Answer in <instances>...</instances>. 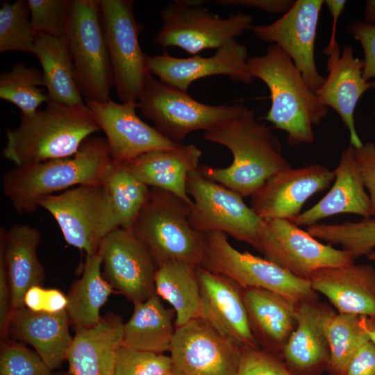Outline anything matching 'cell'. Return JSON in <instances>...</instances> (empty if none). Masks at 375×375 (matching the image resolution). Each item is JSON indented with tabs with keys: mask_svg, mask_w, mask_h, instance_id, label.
<instances>
[{
	"mask_svg": "<svg viewBox=\"0 0 375 375\" xmlns=\"http://www.w3.org/2000/svg\"><path fill=\"white\" fill-rule=\"evenodd\" d=\"M203 138L229 149L233 162L225 168L199 165L198 171L242 198L251 197L272 176L291 167L283 156L278 138L269 126L257 121L253 109L205 131Z\"/></svg>",
	"mask_w": 375,
	"mask_h": 375,
	"instance_id": "6da1fadb",
	"label": "cell"
},
{
	"mask_svg": "<svg viewBox=\"0 0 375 375\" xmlns=\"http://www.w3.org/2000/svg\"><path fill=\"white\" fill-rule=\"evenodd\" d=\"M112 161L106 138L92 135L72 156L8 170L2 178L3 192L17 212H32L45 197L80 185L101 183Z\"/></svg>",
	"mask_w": 375,
	"mask_h": 375,
	"instance_id": "7a4b0ae2",
	"label": "cell"
},
{
	"mask_svg": "<svg viewBox=\"0 0 375 375\" xmlns=\"http://www.w3.org/2000/svg\"><path fill=\"white\" fill-rule=\"evenodd\" d=\"M253 78L267 86L271 106L264 119L287 133L291 146L314 141L312 126L319 125L328 108L317 99L291 58L277 44H272L263 56L248 58Z\"/></svg>",
	"mask_w": 375,
	"mask_h": 375,
	"instance_id": "3957f363",
	"label": "cell"
},
{
	"mask_svg": "<svg viewBox=\"0 0 375 375\" xmlns=\"http://www.w3.org/2000/svg\"><path fill=\"white\" fill-rule=\"evenodd\" d=\"M6 131L3 157L24 166L74 155L84 141L101 130L88 106L72 107L50 101L31 117Z\"/></svg>",
	"mask_w": 375,
	"mask_h": 375,
	"instance_id": "277c9868",
	"label": "cell"
},
{
	"mask_svg": "<svg viewBox=\"0 0 375 375\" xmlns=\"http://www.w3.org/2000/svg\"><path fill=\"white\" fill-rule=\"evenodd\" d=\"M189 210L190 204L172 193L150 188L131 231L150 251L158 268L172 262L201 265L205 235L191 226Z\"/></svg>",
	"mask_w": 375,
	"mask_h": 375,
	"instance_id": "5b68a950",
	"label": "cell"
},
{
	"mask_svg": "<svg viewBox=\"0 0 375 375\" xmlns=\"http://www.w3.org/2000/svg\"><path fill=\"white\" fill-rule=\"evenodd\" d=\"M142 114L168 139L181 143L188 134L208 131L234 119L248 108L242 104L211 106L199 102L149 74L138 99Z\"/></svg>",
	"mask_w": 375,
	"mask_h": 375,
	"instance_id": "8992f818",
	"label": "cell"
},
{
	"mask_svg": "<svg viewBox=\"0 0 375 375\" xmlns=\"http://www.w3.org/2000/svg\"><path fill=\"white\" fill-rule=\"evenodd\" d=\"M67 42L81 94L86 101L110 99L114 76L99 0H70Z\"/></svg>",
	"mask_w": 375,
	"mask_h": 375,
	"instance_id": "52a82bcc",
	"label": "cell"
},
{
	"mask_svg": "<svg viewBox=\"0 0 375 375\" xmlns=\"http://www.w3.org/2000/svg\"><path fill=\"white\" fill-rule=\"evenodd\" d=\"M206 249L200 267L226 276L243 289L260 288L277 293L299 303L319 300L308 279L301 278L267 259L240 252L228 241L226 233H204Z\"/></svg>",
	"mask_w": 375,
	"mask_h": 375,
	"instance_id": "ba28073f",
	"label": "cell"
},
{
	"mask_svg": "<svg viewBox=\"0 0 375 375\" xmlns=\"http://www.w3.org/2000/svg\"><path fill=\"white\" fill-rule=\"evenodd\" d=\"M38 205L55 219L67 243L86 255L97 254L104 238L119 228L102 183L77 185Z\"/></svg>",
	"mask_w": 375,
	"mask_h": 375,
	"instance_id": "9c48e42d",
	"label": "cell"
},
{
	"mask_svg": "<svg viewBox=\"0 0 375 375\" xmlns=\"http://www.w3.org/2000/svg\"><path fill=\"white\" fill-rule=\"evenodd\" d=\"M206 2L176 0L165 6L156 42L163 48L176 47L196 56L207 49H217L250 30L251 15L238 12L223 18L203 7Z\"/></svg>",
	"mask_w": 375,
	"mask_h": 375,
	"instance_id": "30bf717a",
	"label": "cell"
},
{
	"mask_svg": "<svg viewBox=\"0 0 375 375\" xmlns=\"http://www.w3.org/2000/svg\"><path fill=\"white\" fill-rule=\"evenodd\" d=\"M186 191L193 199L188 219L194 230L202 233L223 232L260 252V234L265 221L240 194L206 179L198 169L188 175Z\"/></svg>",
	"mask_w": 375,
	"mask_h": 375,
	"instance_id": "8fae6325",
	"label": "cell"
},
{
	"mask_svg": "<svg viewBox=\"0 0 375 375\" xmlns=\"http://www.w3.org/2000/svg\"><path fill=\"white\" fill-rule=\"evenodd\" d=\"M134 1L99 0L100 14L112 65L114 85L122 102H137L147 76V57L139 42L143 26Z\"/></svg>",
	"mask_w": 375,
	"mask_h": 375,
	"instance_id": "7c38bea8",
	"label": "cell"
},
{
	"mask_svg": "<svg viewBox=\"0 0 375 375\" xmlns=\"http://www.w3.org/2000/svg\"><path fill=\"white\" fill-rule=\"evenodd\" d=\"M263 219L260 252L297 277L308 280L318 269L355 263L347 251L319 242L290 220Z\"/></svg>",
	"mask_w": 375,
	"mask_h": 375,
	"instance_id": "4fadbf2b",
	"label": "cell"
},
{
	"mask_svg": "<svg viewBox=\"0 0 375 375\" xmlns=\"http://www.w3.org/2000/svg\"><path fill=\"white\" fill-rule=\"evenodd\" d=\"M98 253L104 278L133 304L156 294L158 267L150 251L131 231L119 227L112 231L102 241Z\"/></svg>",
	"mask_w": 375,
	"mask_h": 375,
	"instance_id": "5bb4252c",
	"label": "cell"
},
{
	"mask_svg": "<svg viewBox=\"0 0 375 375\" xmlns=\"http://www.w3.org/2000/svg\"><path fill=\"white\" fill-rule=\"evenodd\" d=\"M242 349L197 319L176 328L169 352L181 375H238Z\"/></svg>",
	"mask_w": 375,
	"mask_h": 375,
	"instance_id": "9a60e30c",
	"label": "cell"
},
{
	"mask_svg": "<svg viewBox=\"0 0 375 375\" xmlns=\"http://www.w3.org/2000/svg\"><path fill=\"white\" fill-rule=\"evenodd\" d=\"M324 3L323 0H297L275 22L250 28L258 40L283 49L315 93L325 79L318 72L315 59L317 24Z\"/></svg>",
	"mask_w": 375,
	"mask_h": 375,
	"instance_id": "2e32d148",
	"label": "cell"
},
{
	"mask_svg": "<svg viewBox=\"0 0 375 375\" xmlns=\"http://www.w3.org/2000/svg\"><path fill=\"white\" fill-rule=\"evenodd\" d=\"M86 105L106 135L112 160L131 161L147 152L172 149L181 144L168 139L144 122L136 113L138 101L87 100Z\"/></svg>",
	"mask_w": 375,
	"mask_h": 375,
	"instance_id": "e0dca14e",
	"label": "cell"
},
{
	"mask_svg": "<svg viewBox=\"0 0 375 375\" xmlns=\"http://www.w3.org/2000/svg\"><path fill=\"white\" fill-rule=\"evenodd\" d=\"M334 179V170L319 164L285 168L251 196V208L262 219L290 221L300 214L309 198L325 190Z\"/></svg>",
	"mask_w": 375,
	"mask_h": 375,
	"instance_id": "ac0fdd59",
	"label": "cell"
},
{
	"mask_svg": "<svg viewBox=\"0 0 375 375\" xmlns=\"http://www.w3.org/2000/svg\"><path fill=\"white\" fill-rule=\"evenodd\" d=\"M248 58L247 47L235 39L210 57L177 58L167 53L147 56V67L160 81L188 92L192 83L211 76L226 75L235 81L251 83L253 78L249 71Z\"/></svg>",
	"mask_w": 375,
	"mask_h": 375,
	"instance_id": "d6986e66",
	"label": "cell"
},
{
	"mask_svg": "<svg viewBox=\"0 0 375 375\" xmlns=\"http://www.w3.org/2000/svg\"><path fill=\"white\" fill-rule=\"evenodd\" d=\"M336 312L319 300L297 304V326L281 353L294 375H322L326 372L330 350L327 330Z\"/></svg>",
	"mask_w": 375,
	"mask_h": 375,
	"instance_id": "ffe728a7",
	"label": "cell"
},
{
	"mask_svg": "<svg viewBox=\"0 0 375 375\" xmlns=\"http://www.w3.org/2000/svg\"><path fill=\"white\" fill-rule=\"evenodd\" d=\"M201 299V318L222 335L242 347L259 348L251 331L244 302V289L231 278L196 269Z\"/></svg>",
	"mask_w": 375,
	"mask_h": 375,
	"instance_id": "44dd1931",
	"label": "cell"
},
{
	"mask_svg": "<svg viewBox=\"0 0 375 375\" xmlns=\"http://www.w3.org/2000/svg\"><path fill=\"white\" fill-rule=\"evenodd\" d=\"M327 77L315 92L319 101L326 107L335 110L349 133L350 146L359 149L362 145L355 126L354 112L362 94L374 88L372 81L362 76L363 60L356 58L351 45H340L328 54Z\"/></svg>",
	"mask_w": 375,
	"mask_h": 375,
	"instance_id": "7402d4cb",
	"label": "cell"
},
{
	"mask_svg": "<svg viewBox=\"0 0 375 375\" xmlns=\"http://www.w3.org/2000/svg\"><path fill=\"white\" fill-rule=\"evenodd\" d=\"M308 281L339 313L360 315L375 326V267L355 263L318 269Z\"/></svg>",
	"mask_w": 375,
	"mask_h": 375,
	"instance_id": "603a6c76",
	"label": "cell"
},
{
	"mask_svg": "<svg viewBox=\"0 0 375 375\" xmlns=\"http://www.w3.org/2000/svg\"><path fill=\"white\" fill-rule=\"evenodd\" d=\"M334 172L335 179L331 190L312 207L291 219V222L298 226L308 227L322 219L341 213L356 214L362 218L375 215L353 147L349 146L342 152Z\"/></svg>",
	"mask_w": 375,
	"mask_h": 375,
	"instance_id": "cb8c5ba5",
	"label": "cell"
},
{
	"mask_svg": "<svg viewBox=\"0 0 375 375\" xmlns=\"http://www.w3.org/2000/svg\"><path fill=\"white\" fill-rule=\"evenodd\" d=\"M249 324L259 347L280 356L297 326V304L271 291H243Z\"/></svg>",
	"mask_w": 375,
	"mask_h": 375,
	"instance_id": "d4e9b609",
	"label": "cell"
},
{
	"mask_svg": "<svg viewBox=\"0 0 375 375\" xmlns=\"http://www.w3.org/2000/svg\"><path fill=\"white\" fill-rule=\"evenodd\" d=\"M41 235L38 229L16 224L8 229L1 227L0 252L3 254L12 293L13 310L24 308L26 292L42 285L44 269L37 256Z\"/></svg>",
	"mask_w": 375,
	"mask_h": 375,
	"instance_id": "484cf974",
	"label": "cell"
},
{
	"mask_svg": "<svg viewBox=\"0 0 375 375\" xmlns=\"http://www.w3.org/2000/svg\"><path fill=\"white\" fill-rule=\"evenodd\" d=\"M123 324L120 316L109 313L96 326L76 331L67 354L68 372L72 375H115Z\"/></svg>",
	"mask_w": 375,
	"mask_h": 375,
	"instance_id": "4316f807",
	"label": "cell"
},
{
	"mask_svg": "<svg viewBox=\"0 0 375 375\" xmlns=\"http://www.w3.org/2000/svg\"><path fill=\"white\" fill-rule=\"evenodd\" d=\"M69 324L66 310L48 313L24 307L14 310L8 332L31 344L53 372L67 358L73 340Z\"/></svg>",
	"mask_w": 375,
	"mask_h": 375,
	"instance_id": "83f0119b",
	"label": "cell"
},
{
	"mask_svg": "<svg viewBox=\"0 0 375 375\" xmlns=\"http://www.w3.org/2000/svg\"><path fill=\"white\" fill-rule=\"evenodd\" d=\"M201 155L196 145L181 143L172 149L147 152L131 163L139 178L149 188L169 192L191 205L186 180L190 172L198 169Z\"/></svg>",
	"mask_w": 375,
	"mask_h": 375,
	"instance_id": "f1b7e54d",
	"label": "cell"
},
{
	"mask_svg": "<svg viewBox=\"0 0 375 375\" xmlns=\"http://www.w3.org/2000/svg\"><path fill=\"white\" fill-rule=\"evenodd\" d=\"M175 317L174 309L166 308L156 294L134 303L131 317L123 324L122 345L156 353L169 351Z\"/></svg>",
	"mask_w": 375,
	"mask_h": 375,
	"instance_id": "f546056e",
	"label": "cell"
},
{
	"mask_svg": "<svg viewBox=\"0 0 375 375\" xmlns=\"http://www.w3.org/2000/svg\"><path fill=\"white\" fill-rule=\"evenodd\" d=\"M33 54L42 66L43 83L50 101L72 107L86 106L75 81L67 39L37 33Z\"/></svg>",
	"mask_w": 375,
	"mask_h": 375,
	"instance_id": "4dcf8cb0",
	"label": "cell"
},
{
	"mask_svg": "<svg viewBox=\"0 0 375 375\" xmlns=\"http://www.w3.org/2000/svg\"><path fill=\"white\" fill-rule=\"evenodd\" d=\"M112 291L103 276L99 253L86 255L81 277L74 282L67 295L66 311L76 331L90 328L100 322V309Z\"/></svg>",
	"mask_w": 375,
	"mask_h": 375,
	"instance_id": "1f68e13d",
	"label": "cell"
},
{
	"mask_svg": "<svg viewBox=\"0 0 375 375\" xmlns=\"http://www.w3.org/2000/svg\"><path fill=\"white\" fill-rule=\"evenodd\" d=\"M197 267L185 262H172L160 266L156 271V294L172 306L176 328L201 318Z\"/></svg>",
	"mask_w": 375,
	"mask_h": 375,
	"instance_id": "d6a6232c",
	"label": "cell"
},
{
	"mask_svg": "<svg viewBox=\"0 0 375 375\" xmlns=\"http://www.w3.org/2000/svg\"><path fill=\"white\" fill-rule=\"evenodd\" d=\"M102 184L118 226L131 231L149 197L150 188L137 176L131 161L126 160H112Z\"/></svg>",
	"mask_w": 375,
	"mask_h": 375,
	"instance_id": "836d02e7",
	"label": "cell"
},
{
	"mask_svg": "<svg viewBox=\"0 0 375 375\" xmlns=\"http://www.w3.org/2000/svg\"><path fill=\"white\" fill-rule=\"evenodd\" d=\"M375 328L371 320L360 315L335 313L327 330L330 359L329 375H342L359 349L369 341L368 330Z\"/></svg>",
	"mask_w": 375,
	"mask_h": 375,
	"instance_id": "e575fe53",
	"label": "cell"
},
{
	"mask_svg": "<svg viewBox=\"0 0 375 375\" xmlns=\"http://www.w3.org/2000/svg\"><path fill=\"white\" fill-rule=\"evenodd\" d=\"M40 86H44L42 72L17 63L0 76V99L16 106L21 115L31 117L50 99Z\"/></svg>",
	"mask_w": 375,
	"mask_h": 375,
	"instance_id": "d590c367",
	"label": "cell"
},
{
	"mask_svg": "<svg viewBox=\"0 0 375 375\" xmlns=\"http://www.w3.org/2000/svg\"><path fill=\"white\" fill-rule=\"evenodd\" d=\"M27 0L5 1L0 8V52L33 53L36 33L33 28Z\"/></svg>",
	"mask_w": 375,
	"mask_h": 375,
	"instance_id": "8d00e7d4",
	"label": "cell"
},
{
	"mask_svg": "<svg viewBox=\"0 0 375 375\" xmlns=\"http://www.w3.org/2000/svg\"><path fill=\"white\" fill-rule=\"evenodd\" d=\"M331 238L334 244L340 245L354 260L362 256H367L375 247V219L362 218L358 222L333 224Z\"/></svg>",
	"mask_w": 375,
	"mask_h": 375,
	"instance_id": "74e56055",
	"label": "cell"
},
{
	"mask_svg": "<svg viewBox=\"0 0 375 375\" xmlns=\"http://www.w3.org/2000/svg\"><path fill=\"white\" fill-rule=\"evenodd\" d=\"M35 32L67 39L70 0H27Z\"/></svg>",
	"mask_w": 375,
	"mask_h": 375,
	"instance_id": "f35d334b",
	"label": "cell"
},
{
	"mask_svg": "<svg viewBox=\"0 0 375 375\" xmlns=\"http://www.w3.org/2000/svg\"><path fill=\"white\" fill-rule=\"evenodd\" d=\"M174 369L170 356L122 345L115 358V375H164Z\"/></svg>",
	"mask_w": 375,
	"mask_h": 375,
	"instance_id": "ab89813d",
	"label": "cell"
},
{
	"mask_svg": "<svg viewBox=\"0 0 375 375\" xmlns=\"http://www.w3.org/2000/svg\"><path fill=\"white\" fill-rule=\"evenodd\" d=\"M36 351L14 342L1 344L0 375H51Z\"/></svg>",
	"mask_w": 375,
	"mask_h": 375,
	"instance_id": "60d3db41",
	"label": "cell"
},
{
	"mask_svg": "<svg viewBox=\"0 0 375 375\" xmlns=\"http://www.w3.org/2000/svg\"><path fill=\"white\" fill-rule=\"evenodd\" d=\"M238 375L294 374L280 356L260 347H242Z\"/></svg>",
	"mask_w": 375,
	"mask_h": 375,
	"instance_id": "b9f144b4",
	"label": "cell"
},
{
	"mask_svg": "<svg viewBox=\"0 0 375 375\" xmlns=\"http://www.w3.org/2000/svg\"><path fill=\"white\" fill-rule=\"evenodd\" d=\"M347 30L362 47V76L366 81L374 79L372 82L375 88V25L355 20L348 24Z\"/></svg>",
	"mask_w": 375,
	"mask_h": 375,
	"instance_id": "7bdbcfd3",
	"label": "cell"
},
{
	"mask_svg": "<svg viewBox=\"0 0 375 375\" xmlns=\"http://www.w3.org/2000/svg\"><path fill=\"white\" fill-rule=\"evenodd\" d=\"M24 303L26 308L35 312L56 313L66 310L67 297L59 290L35 285L26 292Z\"/></svg>",
	"mask_w": 375,
	"mask_h": 375,
	"instance_id": "ee69618b",
	"label": "cell"
},
{
	"mask_svg": "<svg viewBox=\"0 0 375 375\" xmlns=\"http://www.w3.org/2000/svg\"><path fill=\"white\" fill-rule=\"evenodd\" d=\"M355 157L363 181L375 210V144L372 142L363 143L359 149H354Z\"/></svg>",
	"mask_w": 375,
	"mask_h": 375,
	"instance_id": "f6af8a7d",
	"label": "cell"
},
{
	"mask_svg": "<svg viewBox=\"0 0 375 375\" xmlns=\"http://www.w3.org/2000/svg\"><path fill=\"white\" fill-rule=\"evenodd\" d=\"M14 310L12 293L3 254L0 252V333L5 342Z\"/></svg>",
	"mask_w": 375,
	"mask_h": 375,
	"instance_id": "bcb514c9",
	"label": "cell"
},
{
	"mask_svg": "<svg viewBox=\"0 0 375 375\" xmlns=\"http://www.w3.org/2000/svg\"><path fill=\"white\" fill-rule=\"evenodd\" d=\"M342 375H375V345L363 344L347 364Z\"/></svg>",
	"mask_w": 375,
	"mask_h": 375,
	"instance_id": "7dc6e473",
	"label": "cell"
},
{
	"mask_svg": "<svg viewBox=\"0 0 375 375\" xmlns=\"http://www.w3.org/2000/svg\"><path fill=\"white\" fill-rule=\"evenodd\" d=\"M293 0H216L220 5L258 8L270 14L285 13L293 6Z\"/></svg>",
	"mask_w": 375,
	"mask_h": 375,
	"instance_id": "c3c4849f",
	"label": "cell"
},
{
	"mask_svg": "<svg viewBox=\"0 0 375 375\" xmlns=\"http://www.w3.org/2000/svg\"><path fill=\"white\" fill-rule=\"evenodd\" d=\"M324 3L326 5L333 19L332 33L329 43L324 50V53L327 55L333 49L339 45L335 39L337 24L345 8L347 1L344 0H326Z\"/></svg>",
	"mask_w": 375,
	"mask_h": 375,
	"instance_id": "681fc988",
	"label": "cell"
},
{
	"mask_svg": "<svg viewBox=\"0 0 375 375\" xmlns=\"http://www.w3.org/2000/svg\"><path fill=\"white\" fill-rule=\"evenodd\" d=\"M365 22L375 25V0L366 1L364 11Z\"/></svg>",
	"mask_w": 375,
	"mask_h": 375,
	"instance_id": "f907efd6",
	"label": "cell"
},
{
	"mask_svg": "<svg viewBox=\"0 0 375 375\" xmlns=\"http://www.w3.org/2000/svg\"><path fill=\"white\" fill-rule=\"evenodd\" d=\"M368 335L369 338V340L375 345V328L369 329Z\"/></svg>",
	"mask_w": 375,
	"mask_h": 375,
	"instance_id": "816d5d0a",
	"label": "cell"
},
{
	"mask_svg": "<svg viewBox=\"0 0 375 375\" xmlns=\"http://www.w3.org/2000/svg\"><path fill=\"white\" fill-rule=\"evenodd\" d=\"M51 375H72L69 372H53Z\"/></svg>",
	"mask_w": 375,
	"mask_h": 375,
	"instance_id": "f5cc1de1",
	"label": "cell"
},
{
	"mask_svg": "<svg viewBox=\"0 0 375 375\" xmlns=\"http://www.w3.org/2000/svg\"><path fill=\"white\" fill-rule=\"evenodd\" d=\"M164 375H181V374H180L174 367L172 370H171L170 372H167V374H164Z\"/></svg>",
	"mask_w": 375,
	"mask_h": 375,
	"instance_id": "db71d44e",
	"label": "cell"
},
{
	"mask_svg": "<svg viewBox=\"0 0 375 375\" xmlns=\"http://www.w3.org/2000/svg\"><path fill=\"white\" fill-rule=\"evenodd\" d=\"M368 258L372 260H375V253L373 251L367 256Z\"/></svg>",
	"mask_w": 375,
	"mask_h": 375,
	"instance_id": "11a10c76",
	"label": "cell"
}]
</instances>
